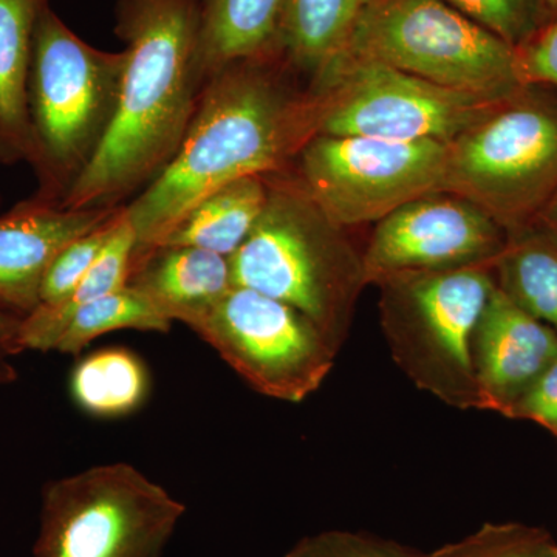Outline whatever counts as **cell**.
<instances>
[{
  "label": "cell",
  "instance_id": "obj_25",
  "mask_svg": "<svg viewBox=\"0 0 557 557\" xmlns=\"http://www.w3.org/2000/svg\"><path fill=\"white\" fill-rule=\"evenodd\" d=\"M123 212L124 207L121 208L119 214L113 215L97 230L84 234L62 249L44 274L39 306H57L61 300L67 298L86 276L87 271L100 258L102 249L106 248L109 240L112 239L113 233L123 218Z\"/></svg>",
  "mask_w": 557,
  "mask_h": 557
},
{
  "label": "cell",
  "instance_id": "obj_7",
  "mask_svg": "<svg viewBox=\"0 0 557 557\" xmlns=\"http://www.w3.org/2000/svg\"><path fill=\"white\" fill-rule=\"evenodd\" d=\"M443 190L507 231L536 220L557 194V94L528 84L449 143Z\"/></svg>",
  "mask_w": 557,
  "mask_h": 557
},
{
  "label": "cell",
  "instance_id": "obj_6",
  "mask_svg": "<svg viewBox=\"0 0 557 557\" xmlns=\"http://www.w3.org/2000/svg\"><path fill=\"white\" fill-rule=\"evenodd\" d=\"M341 57L490 100L527 86L518 49L446 0H368Z\"/></svg>",
  "mask_w": 557,
  "mask_h": 557
},
{
  "label": "cell",
  "instance_id": "obj_3",
  "mask_svg": "<svg viewBox=\"0 0 557 557\" xmlns=\"http://www.w3.org/2000/svg\"><path fill=\"white\" fill-rule=\"evenodd\" d=\"M126 51L95 49L44 7L27 84L30 200L60 207L100 150L119 108Z\"/></svg>",
  "mask_w": 557,
  "mask_h": 557
},
{
  "label": "cell",
  "instance_id": "obj_8",
  "mask_svg": "<svg viewBox=\"0 0 557 557\" xmlns=\"http://www.w3.org/2000/svg\"><path fill=\"white\" fill-rule=\"evenodd\" d=\"M186 507L129 463L44 486L33 557H163Z\"/></svg>",
  "mask_w": 557,
  "mask_h": 557
},
{
  "label": "cell",
  "instance_id": "obj_29",
  "mask_svg": "<svg viewBox=\"0 0 557 557\" xmlns=\"http://www.w3.org/2000/svg\"><path fill=\"white\" fill-rule=\"evenodd\" d=\"M508 418L533 421L557 437V361L542 373Z\"/></svg>",
  "mask_w": 557,
  "mask_h": 557
},
{
  "label": "cell",
  "instance_id": "obj_15",
  "mask_svg": "<svg viewBox=\"0 0 557 557\" xmlns=\"http://www.w3.org/2000/svg\"><path fill=\"white\" fill-rule=\"evenodd\" d=\"M127 285L148 296L172 322L194 324L233 285L230 258L196 247H160L132 267Z\"/></svg>",
  "mask_w": 557,
  "mask_h": 557
},
{
  "label": "cell",
  "instance_id": "obj_22",
  "mask_svg": "<svg viewBox=\"0 0 557 557\" xmlns=\"http://www.w3.org/2000/svg\"><path fill=\"white\" fill-rule=\"evenodd\" d=\"M149 372L129 348L110 347L76 362L70 376V394L78 408L98 418L129 416L145 405Z\"/></svg>",
  "mask_w": 557,
  "mask_h": 557
},
{
  "label": "cell",
  "instance_id": "obj_16",
  "mask_svg": "<svg viewBox=\"0 0 557 557\" xmlns=\"http://www.w3.org/2000/svg\"><path fill=\"white\" fill-rule=\"evenodd\" d=\"M49 0H0V164L28 163L27 84L36 22Z\"/></svg>",
  "mask_w": 557,
  "mask_h": 557
},
{
  "label": "cell",
  "instance_id": "obj_12",
  "mask_svg": "<svg viewBox=\"0 0 557 557\" xmlns=\"http://www.w3.org/2000/svg\"><path fill=\"white\" fill-rule=\"evenodd\" d=\"M507 242L508 231L471 200L429 193L376 223L362 252L366 284L416 271L494 267Z\"/></svg>",
  "mask_w": 557,
  "mask_h": 557
},
{
  "label": "cell",
  "instance_id": "obj_19",
  "mask_svg": "<svg viewBox=\"0 0 557 557\" xmlns=\"http://www.w3.org/2000/svg\"><path fill=\"white\" fill-rule=\"evenodd\" d=\"M269 194L267 175L236 180L190 209L160 247L203 248L230 258L255 228Z\"/></svg>",
  "mask_w": 557,
  "mask_h": 557
},
{
  "label": "cell",
  "instance_id": "obj_24",
  "mask_svg": "<svg viewBox=\"0 0 557 557\" xmlns=\"http://www.w3.org/2000/svg\"><path fill=\"white\" fill-rule=\"evenodd\" d=\"M547 531L522 523H485L456 544L434 552L437 557H557Z\"/></svg>",
  "mask_w": 557,
  "mask_h": 557
},
{
  "label": "cell",
  "instance_id": "obj_35",
  "mask_svg": "<svg viewBox=\"0 0 557 557\" xmlns=\"http://www.w3.org/2000/svg\"><path fill=\"white\" fill-rule=\"evenodd\" d=\"M368 2V0H362V3Z\"/></svg>",
  "mask_w": 557,
  "mask_h": 557
},
{
  "label": "cell",
  "instance_id": "obj_1",
  "mask_svg": "<svg viewBox=\"0 0 557 557\" xmlns=\"http://www.w3.org/2000/svg\"><path fill=\"white\" fill-rule=\"evenodd\" d=\"M292 72L274 50L209 76L174 159L124 205L137 236L132 267L209 194L251 175L281 174L317 135V94L298 89Z\"/></svg>",
  "mask_w": 557,
  "mask_h": 557
},
{
  "label": "cell",
  "instance_id": "obj_17",
  "mask_svg": "<svg viewBox=\"0 0 557 557\" xmlns=\"http://www.w3.org/2000/svg\"><path fill=\"white\" fill-rule=\"evenodd\" d=\"M287 0H200V67L205 79L231 62L278 50Z\"/></svg>",
  "mask_w": 557,
  "mask_h": 557
},
{
  "label": "cell",
  "instance_id": "obj_5",
  "mask_svg": "<svg viewBox=\"0 0 557 557\" xmlns=\"http://www.w3.org/2000/svg\"><path fill=\"white\" fill-rule=\"evenodd\" d=\"M376 287L381 325L398 368L450 408L480 410L472 341L496 288L493 267L395 274Z\"/></svg>",
  "mask_w": 557,
  "mask_h": 557
},
{
  "label": "cell",
  "instance_id": "obj_13",
  "mask_svg": "<svg viewBox=\"0 0 557 557\" xmlns=\"http://www.w3.org/2000/svg\"><path fill=\"white\" fill-rule=\"evenodd\" d=\"M555 361V330L516 306L496 285L472 341L480 410L509 417Z\"/></svg>",
  "mask_w": 557,
  "mask_h": 557
},
{
  "label": "cell",
  "instance_id": "obj_27",
  "mask_svg": "<svg viewBox=\"0 0 557 557\" xmlns=\"http://www.w3.org/2000/svg\"><path fill=\"white\" fill-rule=\"evenodd\" d=\"M285 557H437L424 555L416 549L403 547L395 542L350 533V531H325L304 537Z\"/></svg>",
  "mask_w": 557,
  "mask_h": 557
},
{
  "label": "cell",
  "instance_id": "obj_26",
  "mask_svg": "<svg viewBox=\"0 0 557 557\" xmlns=\"http://www.w3.org/2000/svg\"><path fill=\"white\" fill-rule=\"evenodd\" d=\"M475 24L519 49L542 27L545 0H446Z\"/></svg>",
  "mask_w": 557,
  "mask_h": 557
},
{
  "label": "cell",
  "instance_id": "obj_20",
  "mask_svg": "<svg viewBox=\"0 0 557 557\" xmlns=\"http://www.w3.org/2000/svg\"><path fill=\"white\" fill-rule=\"evenodd\" d=\"M135 248L137 236L124 207L123 218L112 239L67 298L57 306H39L28 317L22 318L21 350H54L70 319L81 307L126 287L134 263Z\"/></svg>",
  "mask_w": 557,
  "mask_h": 557
},
{
  "label": "cell",
  "instance_id": "obj_2",
  "mask_svg": "<svg viewBox=\"0 0 557 557\" xmlns=\"http://www.w3.org/2000/svg\"><path fill=\"white\" fill-rule=\"evenodd\" d=\"M126 67L115 119L60 208L124 207L171 163L199 106L200 0H120Z\"/></svg>",
  "mask_w": 557,
  "mask_h": 557
},
{
  "label": "cell",
  "instance_id": "obj_4",
  "mask_svg": "<svg viewBox=\"0 0 557 557\" xmlns=\"http://www.w3.org/2000/svg\"><path fill=\"white\" fill-rule=\"evenodd\" d=\"M269 178L265 209L230 256L234 287L288 304L313 322L336 351L366 287L362 255L295 180Z\"/></svg>",
  "mask_w": 557,
  "mask_h": 557
},
{
  "label": "cell",
  "instance_id": "obj_32",
  "mask_svg": "<svg viewBox=\"0 0 557 557\" xmlns=\"http://www.w3.org/2000/svg\"><path fill=\"white\" fill-rule=\"evenodd\" d=\"M17 380V369L9 361V358H0V386L14 383Z\"/></svg>",
  "mask_w": 557,
  "mask_h": 557
},
{
  "label": "cell",
  "instance_id": "obj_14",
  "mask_svg": "<svg viewBox=\"0 0 557 557\" xmlns=\"http://www.w3.org/2000/svg\"><path fill=\"white\" fill-rule=\"evenodd\" d=\"M121 208L64 209L27 199L0 215V309L20 318L38 309L40 284L53 259Z\"/></svg>",
  "mask_w": 557,
  "mask_h": 557
},
{
  "label": "cell",
  "instance_id": "obj_31",
  "mask_svg": "<svg viewBox=\"0 0 557 557\" xmlns=\"http://www.w3.org/2000/svg\"><path fill=\"white\" fill-rule=\"evenodd\" d=\"M537 220H541L547 228L557 234V194L553 197L547 207H545L544 211L541 212Z\"/></svg>",
  "mask_w": 557,
  "mask_h": 557
},
{
  "label": "cell",
  "instance_id": "obj_10",
  "mask_svg": "<svg viewBox=\"0 0 557 557\" xmlns=\"http://www.w3.org/2000/svg\"><path fill=\"white\" fill-rule=\"evenodd\" d=\"M449 143L317 134L298 153L299 188L339 228L379 223L443 190Z\"/></svg>",
  "mask_w": 557,
  "mask_h": 557
},
{
  "label": "cell",
  "instance_id": "obj_34",
  "mask_svg": "<svg viewBox=\"0 0 557 557\" xmlns=\"http://www.w3.org/2000/svg\"><path fill=\"white\" fill-rule=\"evenodd\" d=\"M555 549H556V556H557V545H556Z\"/></svg>",
  "mask_w": 557,
  "mask_h": 557
},
{
  "label": "cell",
  "instance_id": "obj_11",
  "mask_svg": "<svg viewBox=\"0 0 557 557\" xmlns=\"http://www.w3.org/2000/svg\"><path fill=\"white\" fill-rule=\"evenodd\" d=\"M265 397L300 403L322 386L338 351L306 314L252 289L233 287L189 325Z\"/></svg>",
  "mask_w": 557,
  "mask_h": 557
},
{
  "label": "cell",
  "instance_id": "obj_33",
  "mask_svg": "<svg viewBox=\"0 0 557 557\" xmlns=\"http://www.w3.org/2000/svg\"><path fill=\"white\" fill-rule=\"evenodd\" d=\"M547 3L548 10L557 11V0H545Z\"/></svg>",
  "mask_w": 557,
  "mask_h": 557
},
{
  "label": "cell",
  "instance_id": "obj_30",
  "mask_svg": "<svg viewBox=\"0 0 557 557\" xmlns=\"http://www.w3.org/2000/svg\"><path fill=\"white\" fill-rule=\"evenodd\" d=\"M22 318L0 309V358L21 354L20 330Z\"/></svg>",
  "mask_w": 557,
  "mask_h": 557
},
{
  "label": "cell",
  "instance_id": "obj_28",
  "mask_svg": "<svg viewBox=\"0 0 557 557\" xmlns=\"http://www.w3.org/2000/svg\"><path fill=\"white\" fill-rule=\"evenodd\" d=\"M518 53L527 86L541 84L557 89V17L519 47Z\"/></svg>",
  "mask_w": 557,
  "mask_h": 557
},
{
  "label": "cell",
  "instance_id": "obj_9",
  "mask_svg": "<svg viewBox=\"0 0 557 557\" xmlns=\"http://www.w3.org/2000/svg\"><path fill=\"white\" fill-rule=\"evenodd\" d=\"M310 87L318 98L317 134L405 143H453L502 101L346 57Z\"/></svg>",
  "mask_w": 557,
  "mask_h": 557
},
{
  "label": "cell",
  "instance_id": "obj_18",
  "mask_svg": "<svg viewBox=\"0 0 557 557\" xmlns=\"http://www.w3.org/2000/svg\"><path fill=\"white\" fill-rule=\"evenodd\" d=\"M493 274L505 296L557 333V234L537 219L508 231Z\"/></svg>",
  "mask_w": 557,
  "mask_h": 557
},
{
  "label": "cell",
  "instance_id": "obj_23",
  "mask_svg": "<svg viewBox=\"0 0 557 557\" xmlns=\"http://www.w3.org/2000/svg\"><path fill=\"white\" fill-rule=\"evenodd\" d=\"M172 324L166 314L137 288L126 285L119 292L81 307L65 327L54 350L65 355H79L91 341L115 330L141 332H170Z\"/></svg>",
  "mask_w": 557,
  "mask_h": 557
},
{
  "label": "cell",
  "instance_id": "obj_21",
  "mask_svg": "<svg viewBox=\"0 0 557 557\" xmlns=\"http://www.w3.org/2000/svg\"><path fill=\"white\" fill-rule=\"evenodd\" d=\"M361 7L362 0H287L278 50L313 83L346 51Z\"/></svg>",
  "mask_w": 557,
  "mask_h": 557
}]
</instances>
